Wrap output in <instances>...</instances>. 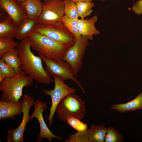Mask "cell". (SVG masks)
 <instances>
[{
	"instance_id": "cell-19",
	"label": "cell",
	"mask_w": 142,
	"mask_h": 142,
	"mask_svg": "<svg viewBox=\"0 0 142 142\" xmlns=\"http://www.w3.org/2000/svg\"><path fill=\"white\" fill-rule=\"evenodd\" d=\"M107 130L103 125H91L88 129L89 142H105Z\"/></svg>"
},
{
	"instance_id": "cell-30",
	"label": "cell",
	"mask_w": 142,
	"mask_h": 142,
	"mask_svg": "<svg viewBox=\"0 0 142 142\" xmlns=\"http://www.w3.org/2000/svg\"><path fill=\"white\" fill-rule=\"evenodd\" d=\"M73 2L76 3L79 2H92L93 0H70Z\"/></svg>"
},
{
	"instance_id": "cell-22",
	"label": "cell",
	"mask_w": 142,
	"mask_h": 142,
	"mask_svg": "<svg viewBox=\"0 0 142 142\" xmlns=\"http://www.w3.org/2000/svg\"><path fill=\"white\" fill-rule=\"evenodd\" d=\"M75 4L79 17L82 19L91 15L93 8L95 6L94 3L92 2H79Z\"/></svg>"
},
{
	"instance_id": "cell-20",
	"label": "cell",
	"mask_w": 142,
	"mask_h": 142,
	"mask_svg": "<svg viewBox=\"0 0 142 142\" xmlns=\"http://www.w3.org/2000/svg\"><path fill=\"white\" fill-rule=\"evenodd\" d=\"M17 73L21 70V63L17 49L15 48L4 54L1 57Z\"/></svg>"
},
{
	"instance_id": "cell-13",
	"label": "cell",
	"mask_w": 142,
	"mask_h": 142,
	"mask_svg": "<svg viewBox=\"0 0 142 142\" xmlns=\"http://www.w3.org/2000/svg\"><path fill=\"white\" fill-rule=\"evenodd\" d=\"M98 20V16L96 15L89 19H79L78 26L81 35L86 36L89 40H92L94 35L99 34L100 32L95 26Z\"/></svg>"
},
{
	"instance_id": "cell-5",
	"label": "cell",
	"mask_w": 142,
	"mask_h": 142,
	"mask_svg": "<svg viewBox=\"0 0 142 142\" xmlns=\"http://www.w3.org/2000/svg\"><path fill=\"white\" fill-rule=\"evenodd\" d=\"M34 32L45 36L68 48L72 46L75 41L73 36L62 21L50 24H38Z\"/></svg>"
},
{
	"instance_id": "cell-33",
	"label": "cell",
	"mask_w": 142,
	"mask_h": 142,
	"mask_svg": "<svg viewBox=\"0 0 142 142\" xmlns=\"http://www.w3.org/2000/svg\"><path fill=\"white\" fill-rule=\"evenodd\" d=\"M39 0L41 1H45V0Z\"/></svg>"
},
{
	"instance_id": "cell-2",
	"label": "cell",
	"mask_w": 142,
	"mask_h": 142,
	"mask_svg": "<svg viewBox=\"0 0 142 142\" xmlns=\"http://www.w3.org/2000/svg\"><path fill=\"white\" fill-rule=\"evenodd\" d=\"M33 80L22 70L14 77L5 78L0 83V91L3 92L1 100L13 103L20 102L23 88L30 87Z\"/></svg>"
},
{
	"instance_id": "cell-25",
	"label": "cell",
	"mask_w": 142,
	"mask_h": 142,
	"mask_svg": "<svg viewBox=\"0 0 142 142\" xmlns=\"http://www.w3.org/2000/svg\"><path fill=\"white\" fill-rule=\"evenodd\" d=\"M107 128L105 142H121L125 138L118 131L111 126Z\"/></svg>"
},
{
	"instance_id": "cell-28",
	"label": "cell",
	"mask_w": 142,
	"mask_h": 142,
	"mask_svg": "<svg viewBox=\"0 0 142 142\" xmlns=\"http://www.w3.org/2000/svg\"><path fill=\"white\" fill-rule=\"evenodd\" d=\"M66 122L78 132L83 131L88 129L87 124L81 121L79 118L70 117L68 119Z\"/></svg>"
},
{
	"instance_id": "cell-4",
	"label": "cell",
	"mask_w": 142,
	"mask_h": 142,
	"mask_svg": "<svg viewBox=\"0 0 142 142\" xmlns=\"http://www.w3.org/2000/svg\"><path fill=\"white\" fill-rule=\"evenodd\" d=\"M55 112L60 120L66 122L70 117L83 119L86 113V109L84 102L77 95L73 94L66 96L60 101Z\"/></svg>"
},
{
	"instance_id": "cell-17",
	"label": "cell",
	"mask_w": 142,
	"mask_h": 142,
	"mask_svg": "<svg viewBox=\"0 0 142 142\" xmlns=\"http://www.w3.org/2000/svg\"><path fill=\"white\" fill-rule=\"evenodd\" d=\"M20 4L23 9L26 18L30 19H38L42 10V2L39 0H26Z\"/></svg>"
},
{
	"instance_id": "cell-26",
	"label": "cell",
	"mask_w": 142,
	"mask_h": 142,
	"mask_svg": "<svg viewBox=\"0 0 142 142\" xmlns=\"http://www.w3.org/2000/svg\"><path fill=\"white\" fill-rule=\"evenodd\" d=\"M65 142H89L88 130L78 132L71 134L65 141Z\"/></svg>"
},
{
	"instance_id": "cell-3",
	"label": "cell",
	"mask_w": 142,
	"mask_h": 142,
	"mask_svg": "<svg viewBox=\"0 0 142 142\" xmlns=\"http://www.w3.org/2000/svg\"><path fill=\"white\" fill-rule=\"evenodd\" d=\"M31 48L50 59H61L68 48L64 45L48 37L34 32L28 38Z\"/></svg>"
},
{
	"instance_id": "cell-32",
	"label": "cell",
	"mask_w": 142,
	"mask_h": 142,
	"mask_svg": "<svg viewBox=\"0 0 142 142\" xmlns=\"http://www.w3.org/2000/svg\"><path fill=\"white\" fill-rule=\"evenodd\" d=\"M107 0H100V1H101V2H104L105 1H106Z\"/></svg>"
},
{
	"instance_id": "cell-21",
	"label": "cell",
	"mask_w": 142,
	"mask_h": 142,
	"mask_svg": "<svg viewBox=\"0 0 142 142\" xmlns=\"http://www.w3.org/2000/svg\"><path fill=\"white\" fill-rule=\"evenodd\" d=\"M79 19L69 18L65 15L63 16L62 21L69 32L73 36L75 40L79 39L81 35L79 33L78 24Z\"/></svg>"
},
{
	"instance_id": "cell-9",
	"label": "cell",
	"mask_w": 142,
	"mask_h": 142,
	"mask_svg": "<svg viewBox=\"0 0 142 142\" xmlns=\"http://www.w3.org/2000/svg\"><path fill=\"white\" fill-rule=\"evenodd\" d=\"M42 3V11L38 18V24H50L62 21L64 15L63 0H46Z\"/></svg>"
},
{
	"instance_id": "cell-18",
	"label": "cell",
	"mask_w": 142,
	"mask_h": 142,
	"mask_svg": "<svg viewBox=\"0 0 142 142\" xmlns=\"http://www.w3.org/2000/svg\"><path fill=\"white\" fill-rule=\"evenodd\" d=\"M111 109L121 113L142 109V91L132 100L126 103L113 104Z\"/></svg>"
},
{
	"instance_id": "cell-27",
	"label": "cell",
	"mask_w": 142,
	"mask_h": 142,
	"mask_svg": "<svg viewBox=\"0 0 142 142\" xmlns=\"http://www.w3.org/2000/svg\"><path fill=\"white\" fill-rule=\"evenodd\" d=\"M16 72L12 67L8 65L1 58H0V75L5 79L15 76Z\"/></svg>"
},
{
	"instance_id": "cell-7",
	"label": "cell",
	"mask_w": 142,
	"mask_h": 142,
	"mask_svg": "<svg viewBox=\"0 0 142 142\" xmlns=\"http://www.w3.org/2000/svg\"><path fill=\"white\" fill-rule=\"evenodd\" d=\"M53 77L54 83V89L43 90V93L50 96L52 100L49 114L47 120L49 122L48 126L50 127L52 126L53 118L56 107L60 101L66 96L75 94L76 91L75 89L69 86L59 77L56 75H53Z\"/></svg>"
},
{
	"instance_id": "cell-24",
	"label": "cell",
	"mask_w": 142,
	"mask_h": 142,
	"mask_svg": "<svg viewBox=\"0 0 142 142\" xmlns=\"http://www.w3.org/2000/svg\"><path fill=\"white\" fill-rule=\"evenodd\" d=\"M64 15L67 17L74 19L79 17L75 3L70 0H63Z\"/></svg>"
},
{
	"instance_id": "cell-1",
	"label": "cell",
	"mask_w": 142,
	"mask_h": 142,
	"mask_svg": "<svg viewBox=\"0 0 142 142\" xmlns=\"http://www.w3.org/2000/svg\"><path fill=\"white\" fill-rule=\"evenodd\" d=\"M28 38L21 40L16 47L21 63V69L37 82L48 84L54 82L52 76L43 66L42 59L35 55L31 49Z\"/></svg>"
},
{
	"instance_id": "cell-11",
	"label": "cell",
	"mask_w": 142,
	"mask_h": 142,
	"mask_svg": "<svg viewBox=\"0 0 142 142\" xmlns=\"http://www.w3.org/2000/svg\"><path fill=\"white\" fill-rule=\"evenodd\" d=\"M34 108L32 115L30 116L29 120L36 118L38 120L40 126V132L36 139L38 142H41L44 138L48 139L49 141H52V138H55L59 140L62 139V138L54 134L49 129L44 120L43 113L45 111L47 107L46 102H43L42 101L37 99L34 102Z\"/></svg>"
},
{
	"instance_id": "cell-14",
	"label": "cell",
	"mask_w": 142,
	"mask_h": 142,
	"mask_svg": "<svg viewBox=\"0 0 142 142\" xmlns=\"http://www.w3.org/2000/svg\"><path fill=\"white\" fill-rule=\"evenodd\" d=\"M22 101L11 103L0 100V120L6 118L15 119V116L22 113Z\"/></svg>"
},
{
	"instance_id": "cell-8",
	"label": "cell",
	"mask_w": 142,
	"mask_h": 142,
	"mask_svg": "<svg viewBox=\"0 0 142 142\" xmlns=\"http://www.w3.org/2000/svg\"><path fill=\"white\" fill-rule=\"evenodd\" d=\"M39 56L45 64L46 71L50 75L57 76L63 81L71 80L77 84L83 93H85L84 88L75 76L72 68L67 62L61 59L52 60L42 55Z\"/></svg>"
},
{
	"instance_id": "cell-10",
	"label": "cell",
	"mask_w": 142,
	"mask_h": 142,
	"mask_svg": "<svg viewBox=\"0 0 142 142\" xmlns=\"http://www.w3.org/2000/svg\"><path fill=\"white\" fill-rule=\"evenodd\" d=\"M22 111L23 114L22 121L16 128L9 129L7 132V141L8 142H24L23 136L27 124L29 120V111L31 106L34 105V102L29 95H23Z\"/></svg>"
},
{
	"instance_id": "cell-29",
	"label": "cell",
	"mask_w": 142,
	"mask_h": 142,
	"mask_svg": "<svg viewBox=\"0 0 142 142\" xmlns=\"http://www.w3.org/2000/svg\"><path fill=\"white\" fill-rule=\"evenodd\" d=\"M132 10L137 15H142V0H139L134 3L132 7Z\"/></svg>"
},
{
	"instance_id": "cell-6",
	"label": "cell",
	"mask_w": 142,
	"mask_h": 142,
	"mask_svg": "<svg viewBox=\"0 0 142 142\" xmlns=\"http://www.w3.org/2000/svg\"><path fill=\"white\" fill-rule=\"evenodd\" d=\"M89 40L86 36H82L79 39L75 40L74 44L67 49L61 58L71 66L76 78L82 68L83 58L89 44Z\"/></svg>"
},
{
	"instance_id": "cell-16",
	"label": "cell",
	"mask_w": 142,
	"mask_h": 142,
	"mask_svg": "<svg viewBox=\"0 0 142 142\" xmlns=\"http://www.w3.org/2000/svg\"><path fill=\"white\" fill-rule=\"evenodd\" d=\"M38 19H24L18 26L16 38L20 40L28 38L35 31L38 24Z\"/></svg>"
},
{
	"instance_id": "cell-23",
	"label": "cell",
	"mask_w": 142,
	"mask_h": 142,
	"mask_svg": "<svg viewBox=\"0 0 142 142\" xmlns=\"http://www.w3.org/2000/svg\"><path fill=\"white\" fill-rule=\"evenodd\" d=\"M18 43L13 39L0 38V57L17 47Z\"/></svg>"
},
{
	"instance_id": "cell-15",
	"label": "cell",
	"mask_w": 142,
	"mask_h": 142,
	"mask_svg": "<svg viewBox=\"0 0 142 142\" xmlns=\"http://www.w3.org/2000/svg\"><path fill=\"white\" fill-rule=\"evenodd\" d=\"M18 26L7 14L0 19V38L13 39L16 36Z\"/></svg>"
},
{
	"instance_id": "cell-31",
	"label": "cell",
	"mask_w": 142,
	"mask_h": 142,
	"mask_svg": "<svg viewBox=\"0 0 142 142\" xmlns=\"http://www.w3.org/2000/svg\"><path fill=\"white\" fill-rule=\"evenodd\" d=\"M18 2L20 3H21L24 1L26 0H16Z\"/></svg>"
},
{
	"instance_id": "cell-12",
	"label": "cell",
	"mask_w": 142,
	"mask_h": 142,
	"mask_svg": "<svg viewBox=\"0 0 142 142\" xmlns=\"http://www.w3.org/2000/svg\"><path fill=\"white\" fill-rule=\"evenodd\" d=\"M0 6L18 26L26 18L20 4L16 0H0Z\"/></svg>"
}]
</instances>
